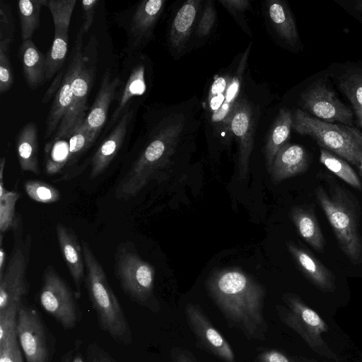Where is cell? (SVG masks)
I'll list each match as a JSON object with an SVG mask.
<instances>
[{"instance_id": "obj_33", "label": "cell", "mask_w": 362, "mask_h": 362, "mask_svg": "<svg viewBox=\"0 0 362 362\" xmlns=\"http://www.w3.org/2000/svg\"><path fill=\"white\" fill-rule=\"evenodd\" d=\"M245 56L243 58L237 74L231 78L226 91L225 98L221 107L211 115L214 122H228L239 94Z\"/></svg>"}, {"instance_id": "obj_26", "label": "cell", "mask_w": 362, "mask_h": 362, "mask_svg": "<svg viewBox=\"0 0 362 362\" xmlns=\"http://www.w3.org/2000/svg\"><path fill=\"white\" fill-rule=\"evenodd\" d=\"M292 126L293 115L287 109H281L267 136L264 147L266 165L269 173L276 155L289 137Z\"/></svg>"}, {"instance_id": "obj_21", "label": "cell", "mask_w": 362, "mask_h": 362, "mask_svg": "<svg viewBox=\"0 0 362 362\" xmlns=\"http://www.w3.org/2000/svg\"><path fill=\"white\" fill-rule=\"evenodd\" d=\"M287 247L299 269L314 286L323 292L334 291V276L312 253L292 243Z\"/></svg>"}, {"instance_id": "obj_9", "label": "cell", "mask_w": 362, "mask_h": 362, "mask_svg": "<svg viewBox=\"0 0 362 362\" xmlns=\"http://www.w3.org/2000/svg\"><path fill=\"white\" fill-rule=\"evenodd\" d=\"M97 47V40L93 36L84 47L82 63L73 81L72 100L70 108L51 140L69 137L84 122L88 112V96L96 75Z\"/></svg>"}, {"instance_id": "obj_10", "label": "cell", "mask_w": 362, "mask_h": 362, "mask_svg": "<svg viewBox=\"0 0 362 362\" xmlns=\"http://www.w3.org/2000/svg\"><path fill=\"white\" fill-rule=\"evenodd\" d=\"M165 4L164 0L141 1L115 13V23L124 30L127 37L123 50L124 56L141 52L152 40Z\"/></svg>"}, {"instance_id": "obj_54", "label": "cell", "mask_w": 362, "mask_h": 362, "mask_svg": "<svg viewBox=\"0 0 362 362\" xmlns=\"http://www.w3.org/2000/svg\"><path fill=\"white\" fill-rule=\"evenodd\" d=\"M64 362H69V359L68 360L66 359Z\"/></svg>"}, {"instance_id": "obj_15", "label": "cell", "mask_w": 362, "mask_h": 362, "mask_svg": "<svg viewBox=\"0 0 362 362\" xmlns=\"http://www.w3.org/2000/svg\"><path fill=\"white\" fill-rule=\"evenodd\" d=\"M16 331L27 362H48L45 332L35 310L21 305L17 316Z\"/></svg>"}, {"instance_id": "obj_2", "label": "cell", "mask_w": 362, "mask_h": 362, "mask_svg": "<svg viewBox=\"0 0 362 362\" xmlns=\"http://www.w3.org/2000/svg\"><path fill=\"white\" fill-rule=\"evenodd\" d=\"M146 118L147 127L136 141L134 158L115 188L117 199L127 200L136 196L156 173L168 164L180 139L184 127L182 120L161 119L151 126Z\"/></svg>"}, {"instance_id": "obj_19", "label": "cell", "mask_w": 362, "mask_h": 362, "mask_svg": "<svg viewBox=\"0 0 362 362\" xmlns=\"http://www.w3.org/2000/svg\"><path fill=\"white\" fill-rule=\"evenodd\" d=\"M230 129L239 145V177L246 179L254 144V122L250 104L245 100L237 102L229 119Z\"/></svg>"}, {"instance_id": "obj_27", "label": "cell", "mask_w": 362, "mask_h": 362, "mask_svg": "<svg viewBox=\"0 0 362 362\" xmlns=\"http://www.w3.org/2000/svg\"><path fill=\"white\" fill-rule=\"evenodd\" d=\"M201 3L199 0L187 1L176 13L169 33V42L173 47H180L187 40Z\"/></svg>"}, {"instance_id": "obj_29", "label": "cell", "mask_w": 362, "mask_h": 362, "mask_svg": "<svg viewBox=\"0 0 362 362\" xmlns=\"http://www.w3.org/2000/svg\"><path fill=\"white\" fill-rule=\"evenodd\" d=\"M46 0H21L18 2L21 40L32 39L40 22L41 8Z\"/></svg>"}, {"instance_id": "obj_39", "label": "cell", "mask_w": 362, "mask_h": 362, "mask_svg": "<svg viewBox=\"0 0 362 362\" xmlns=\"http://www.w3.org/2000/svg\"><path fill=\"white\" fill-rule=\"evenodd\" d=\"M16 327L0 341V362H23Z\"/></svg>"}, {"instance_id": "obj_44", "label": "cell", "mask_w": 362, "mask_h": 362, "mask_svg": "<svg viewBox=\"0 0 362 362\" xmlns=\"http://www.w3.org/2000/svg\"><path fill=\"white\" fill-rule=\"evenodd\" d=\"M255 362H294L292 357H288L282 352L275 349H268L260 352Z\"/></svg>"}, {"instance_id": "obj_17", "label": "cell", "mask_w": 362, "mask_h": 362, "mask_svg": "<svg viewBox=\"0 0 362 362\" xmlns=\"http://www.w3.org/2000/svg\"><path fill=\"white\" fill-rule=\"evenodd\" d=\"M185 311L188 325L200 346L224 362H235L230 344L212 325L202 308L188 303Z\"/></svg>"}, {"instance_id": "obj_16", "label": "cell", "mask_w": 362, "mask_h": 362, "mask_svg": "<svg viewBox=\"0 0 362 362\" xmlns=\"http://www.w3.org/2000/svg\"><path fill=\"white\" fill-rule=\"evenodd\" d=\"M139 105L131 108L105 135L90 158V178L101 175L119 153L133 131Z\"/></svg>"}, {"instance_id": "obj_32", "label": "cell", "mask_w": 362, "mask_h": 362, "mask_svg": "<svg viewBox=\"0 0 362 362\" xmlns=\"http://www.w3.org/2000/svg\"><path fill=\"white\" fill-rule=\"evenodd\" d=\"M320 161L328 170L351 186L358 189H361L362 184L358 176L351 165L343 158L321 148Z\"/></svg>"}, {"instance_id": "obj_20", "label": "cell", "mask_w": 362, "mask_h": 362, "mask_svg": "<svg viewBox=\"0 0 362 362\" xmlns=\"http://www.w3.org/2000/svg\"><path fill=\"white\" fill-rule=\"evenodd\" d=\"M59 248L76 288V296H81V284L85 274V263L81 243L75 232L62 223L56 226Z\"/></svg>"}, {"instance_id": "obj_18", "label": "cell", "mask_w": 362, "mask_h": 362, "mask_svg": "<svg viewBox=\"0 0 362 362\" xmlns=\"http://www.w3.org/2000/svg\"><path fill=\"white\" fill-rule=\"evenodd\" d=\"M120 85V76H114L110 69H106L95 98L81 126L97 139L108 122L110 105L115 100Z\"/></svg>"}, {"instance_id": "obj_22", "label": "cell", "mask_w": 362, "mask_h": 362, "mask_svg": "<svg viewBox=\"0 0 362 362\" xmlns=\"http://www.w3.org/2000/svg\"><path fill=\"white\" fill-rule=\"evenodd\" d=\"M308 156L305 148L298 144H286L277 153L269 172L274 182L303 173L307 168Z\"/></svg>"}, {"instance_id": "obj_50", "label": "cell", "mask_w": 362, "mask_h": 362, "mask_svg": "<svg viewBox=\"0 0 362 362\" xmlns=\"http://www.w3.org/2000/svg\"><path fill=\"white\" fill-rule=\"evenodd\" d=\"M353 6L357 11L362 12V0H356L353 1Z\"/></svg>"}, {"instance_id": "obj_7", "label": "cell", "mask_w": 362, "mask_h": 362, "mask_svg": "<svg viewBox=\"0 0 362 362\" xmlns=\"http://www.w3.org/2000/svg\"><path fill=\"white\" fill-rule=\"evenodd\" d=\"M13 247L0 276V312L16 308L22 305L23 298L28 293L27 271L30 260L31 238L29 234L24 238L22 218L16 216L13 227Z\"/></svg>"}, {"instance_id": "obj_1", "label": "cell", "mask_w": 362, "mask_h": 362, "mask_svg": "<svg viewBox=\"0 0 362 362\" xmlns=\"http://www.w3.org/2000/svg\"><path fill=\"white\" fill-rule=\"evenodd\" d=\"M207 285L228 322L249 339H264L267 331L263 314L265 291L261 284L240 269L228 268L214 272Z\"/></svg>"}, {"instance_id": "obj_3", "label": "cell", "mask_w": 362, "mask_h": 362, "mask_svg": "<svg viewBox=\"0 0 362 362\" xmlns=\"http://www.w3.org/2000/svg\"><path fill=\"white\" fill-rule=\"evenodd\" d=\"M81 243L86 267V288L101 327L115 339L124 341L129 330L120 304L90 245L85 240H81Z\"/></svg>"}, {"instance_id": "obj_25", "label": "cell", "mask_w": 362, "mask_h": 362, "mask_svg": "<svg viewBox=\"0 0 362 362\" xmlns=\"http://www.w3.org/2000/svg\"><path fill=\"white\" fill-rule=\"evenodd\" d=\"M291 219L303 239L319 252L325 248V238L317 219L310 209L294 206L291 210Z\"/></svg>"}, {"instance_id": "obj_51", "label": "cell", "mask_w": 362, "mask_h": 362, "mask_svg": "<svg viewBox=\"0 0 362 362\" xmlns=\"http://www.w3.org/2000/svg\"><path fill=\"white\" fill-rule=\"evenodd\" d=\"M72 362H83L82 358L79 356L75 357Z\"/></svg>"}, {"instance_id": "obj_8", "label": "cell", "mask_w": 362, "mask_h": 362, "mask_svg": "<svg viewBox=\"0 0 362 362\" xmlns=\"http://www.w3.org/2000/svg\"><path fill=\"white\" fill-rule=\"evenodd\" d=\"M282 298L286 306L276 305L280 320L300 335L315 353L338 361L337 356L322 338L329 327L318 313L296 294L286 293Z\"/></svg>"}, {"instance_id": "obj_31", "label": "cell", "mask_w": 362, "mask_h": 362, "mask_svg": "<svg viewBox=\"0 0 362 362\" xmlns=\"http://www.w3.org/2000/svg\"><path fill=\"white\" fill-rule=\"evenodd\" d=\"M69 49V35H54L52 44L45 59V79L49 81L64 69Z\"/></svg>"}, {"instance_id": "obj_41", "label": "cell", "mask_w": 362, "mask_h": 362, "mask_svg": "<svg viewBox=\"0 0 362 362\" xmlns=\"http://www.w3.org/2000/svg\"><path fill=\"white\" fill-rule=\"evenodd\" d=\"M230 79L228 76H218L213 82L208 98L209 110L212 114L222 105Z\"/></svg>"}, {"instance_id": "obj_5", "label": "cell", "mask_w": 362, "mask_h": 362, "mask_svg": "<svg viewBox=\"0 0 362 362\" xmlns=\"http://www.w3.org/2000/svg\"><path fill=\"white\" fill-rule=\"evenodd\" d=\"M315 194L341 250L352 262L358 261L362 257V239L351 201L340 188L335 189L329 195L322 187H318Z\"/></svg>"}, {"instance_id": "obj_28", "label": "cell", "mask_w": 362, "mask_h": 362, "mask_svg": "<svg viewBox=\"0 0 362 362\" xmlns=\"http://www.w3.org/2000/svg\"><path fill=\"white\" fill-rule=\"evenodd\" d=\"M271 21L280 37L287 43L294 45L298 34L294 19L284 1H272L268 6Z\"/></svg>"}, {"instance_id": "obj_4", "label": "cell", "mask_w": 362, "mask_h": 362, "mask_svg": "<svg viewBox=\"0 0 362 362\" xmlns=\"http://www.w3.org/2000/svg\"><path fill=\"white\" fill-rule=\"evenodd\" d=\"M292 128L354 165L358 166L362 159V133L355 127L327 122L298 109L293 114Z\"/></svg>"}, {"instance_id": "obj_34", "label": "cell", "mask_w": 362, "mask_h": 362, "mask_svg": "<svg viewBox=\"0 0 362 362\" xmlns=\"http://www.w3.org/2000/svg\"><path fill=\"white\" fill-rule=\"evenodd\" d=\"M76 3V0H46L45 6L49 8L54 23V35H69Z\"/></svg>"}, {"instance_id": "obj_12", "label": "cell", "mask_w": 362, "mask_h": 362, "mask_svg": "<svg viewBox=\"0 0 362 362\" xmlns=\"http://www.w3.org/2000/svg\"><path fill=\"white\" fill-rule=\"evenodd\" d=\"M39 298L42 308L65 329L75 327L77 313L74 296L64 280L51 265L44 271Z\"/></svg>"}, {"instance_id": "obj_49", "label": "cell", "mask_w": 362, "mask_h": 362, "mask_svg": "<svg viewBox=\"0 0 362 362\" xmlns=\"http://www.w3.org/2000/svg\"><path fill=\"white\" fill-rule=\"evenodd\" d=\"M358 124L362 127V109L354 110Z\"/></svg>"}, {"instance_id": "obj_11", "label": "cell", "mask_w": 362, "mask_h": 362, "mask_svg": "<svg viewBox=\"0 0 362 362\" xmlns=\"http://www.w3.org/2000/svg\"><path fill=\"white\" fill-rule=\"evenodd\" d=\"M147 59L141 52L124 56L122 69L119 74L121 85L116 96V105L105 127L104 135L117 123L120 118L131 108L139 105L140 101L146 93L147 83Z\"/></svg>"}, {"instance_id": "obj_37", "label": "cell", "mask_w": 362, "mask_h": 362, "mask_svg": "<svg viewBox=\"0 0 362 362\" xmlns=\"http://www.w3.org/2000/svg\"><path fill=\"white\" fill-rule=\"evenodd\" d=\"M339 88L354 110L362 109V71L344 76L340 81Z\"/></svg>"}, {"instance_id": "obj_48", "label": "cell", "mask_w": 362, "mask_h": 362, "mask_svg": "<svg viewBox=\"0 0 362 362\" xmlns=\"http://www.w3.org/2000/svg\"><path fill=\"white\" fill-rule=\"evenodd\" d=\"M293 360L294 362H327V361H317V360H315V359H313V358H305V357H299V356H296V357H292Z\"/></svg>"}, {"instance_id": "obj_47", "label": "cell", "mask_w": 362, "mask_h": 362, "mask_svg": "<svg viewBox=\"0 0 362 362\" xmlns=\"http://www.w3.org/2000/svg\"><path fill=\"white\" fill-rule=\"evenodd\" d=\"M6 252L1 247L0 250V276L4 274V267H6Z\"/></svg>"}, {"instance_id": "obj_23", "label": "cell", "mask_w": 362, "mask_h": 362, "mask_svg": "<svg viewBox=\"0 0 362 362\" xmlns=\"http://www.w3.org/2000/svg\"><path fill=\"white\" fill-rule=\"evenodd\" d=\"M15 146L21 171L39 175L38 136L35 122H28L19 129L15 139Z\"/></svg>"}, {"instance_id": "obj_13", "label": "cell", "mask_w": 362, "mask_h": 362, "mask_svg": "<svg viewBox=\"0 0 362 362\" xmlns=\"http://www.w3.org/2000/svg\"><path fill=\"white\" fill-rule=\"evenodd\" d=\"M84 33L79 29L62 82L55 93L45 121V140H51L65 119L72 100V84L82 63Z\"/></svg>"}, {"instance_id": "obj_43", "label": "cell", "mask_w": 362, "mask_h": 362, "mask_svg": "<svg viewBox=\"0 0 362 362\" xmlns=\"http://www.w3.org/2000/svg\"><path fill=\"white\" fill-rule=\"evenodd\" d=\"M100 0H83L81 2L83 22L80 30L86 34L91 28Z\"/></svg>"}, {"instance_id": "obj_53", "label": "cell", "mask_w": 362, "mask_h": 362, "mask_svg": "<svg viewBox=\"0 0 362 362\" xmlns=\"http://www.w3.org/2000/svg\"><path fill=\"white\" fill-rule=\"evenodd\" d=\"M100 362H111V361L105 359V360H100Z\"/></svg>"}, {"instance_id": "obj_38", "label": "cell", "mask_w": 362, "mask_h": 362, "mask_svg": "<svg viewBox=\"0 0 362 362\" xmlns=\"http://www.w3.org/2000/svg\"><path fill=\"white\" fill-rule=\"evenodd\" d=\"M11 42L0 41V94L8 92L13 85V72L10 60Z\"/></svg>"}, {"instance_id": "obj_45", "label": "cell", "mask_w": 362, "mask_h": 362, "mask_svg": "<svg viewBox=\"0 0 362 362\" xmlns=\"http://www.w3.org/2000/svg\"><path fill=\"white\" fill-rule=\"evenodd\" d=\"M225 7L233 11H242L250 6L247 0H227L219 1Z\"/></svg>"}, {"instance_id": "obj_36", "label": "cell", "mask_w": 362, "mask_h": 362, "mask_svg": "<svg viewBox=\"0 0 362 362\" xmlns=\"http://www.w3.org/2000/svg\"><path fill=\"white\" fill-rule=\"evenodd\" d=\"M24 189L31 199L39 203L52 204L58 202L60 199L59 190L42 181L27 180L24 183Z\"/></svg>"}, {"instance_id": "obj_52", "label": "cell", "mask_w": 362, "mask_h": 362, "mask_svg": "<svg viewBox=\"0 0 362 362\" xmlns=\"http://www.w3.org/2000/svg\"><path fill=\"white\" fill-rule=\"evenodd\" d=\"M358 168L359 170L360 175L362 176V159H361V162L359 163Z\"/></svg>"}, {"instance_id": "obj_42", "label": "cell", "mask_w": 362, "mask_h": 362, "mask_svg": "<svg viewBox=\"0 0 362 362\" xmlns=\"http://www.w3.org/2000/svg\"><path fill=\"white\" fill-rule=\"evenodd\" d=\"M216 19V11L214 3L208 1L204 6L202 18L198 24L197 33L200 36H205L211 32Z\"/></svg>"}, {"instance_id": "obj_35", "label": "cell", "mask_w": 362, "mask_h": 362, "mask_svg": "<svg viewBox=\"0 0 362 362\" xmlns=\"http://www.w3.org/2000/svg\"><path fill=\"white\" fill-rule=\"evenodd\" d=\"M67 138L69 144V157L66 168L71 167L78 161L86 151L97 141V139L83 127Z\"/></svg>"}, {"instance_id": "obj_30", "label": "cell", "mask_w": 362, "mask_h": 362, "mask_svg": "<svg viewBox=\"0 0 362 362\" xmlns=\"http://www.w3.org/2000/svg\"><path fill=\"white\" fill-rule=\"evenodd\" d=\"M6 164V157L0 160V231L3 235L9 229H12L16 216L15 206L20 197V194L15 191L8 190L4 185L3 175Z\"/></svg>"}, {"instance_id": "obj_40", "label": "cell", "mask_w": 362, "mask_h": 362, "mask_svg": "<svg viewBox=\"0 0 362 362\" xmlns=\"http://www.w3.org/2000/svg\"><path fill=\"white\" fill-rule=\"evenodd\" d=\"M15 22L10 4L0 1V41L13 42L14 39Z\"/></svg>"}, {"instance_id": "obj_24", "label": "cell", "mask_w": 362, "mask_h": 362, "mask_svg": "<svg viewBox=\"0 0 362 362\" xmlns=\"http://www.w3.org/2000/svg\"><path fill=\"white\" fill-rule=\"evenodd\" d=\"M18 57L26 85L32 90L42 86L45 79V56L37 49L32 39L21 42Z\"/></svg>"}, {"instance_id": "obj_6", "label": "cell", "mask_w": 362, "mask_h": 362, "mask_svg": "<svg viewBox=\"0 0 362 362\" xmlns=\"http://www.w3.org/2000/svg\"><path fill=\"white\" fill-rule=\"evenodd\" d=\"M114 271L123 291L142 305L154 299V267L139 255L131 241L120 243L115 250Z\"/></svg>"}, {"instance_id": "obj_46", "label": "cell", "mask_w": 362, "mask_h": 362, "mask_svg": "<svg viewBox=\"0 0 362 362\" xmlns=\"http://www.w3.org/2000/svg\"><path fill=\"white\" fill-rule=\"evenodd\" d=\"M170 362H197L195 358L189 352L176 349L172 351Z\"/></svg>"}, {"instance_id": "obj_14", "label": "cell", "mask_w": 362, "mask_h": 362, "mask_svg": "<svg viewBox=\"0 0 362 362\" xmlns=\"http://www.w3.org/2000/svg\"><path fill=\"white\" fill-rule=\"evenodd\" d=\"M300 102L303 107L317 119L329 123L338 122L347 126L352 125V111L322 81L313 83L302 93Z\"/></svg>"}]
</instances>
